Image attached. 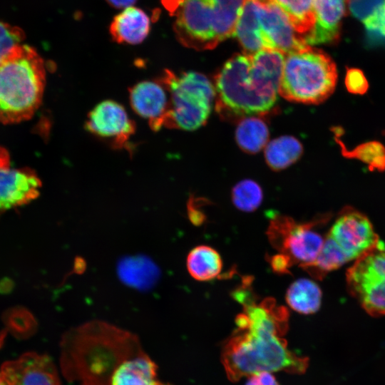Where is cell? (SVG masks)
<instances>
[{"instance_id": "d6a6232c", "label": "cell", "mask_w": 385, "mask_h": 385, "mask_svg": "<svg viewBox=\"0 0 385 385\" xmlns=\"http://www.w3.org/2000/svg\"><path fill=\"white\" fill-rule=\"evenodd\" d=\"M245 385H279V384L270 372L262 371L250 376Z\"/></svg>"}, {"instance_id": "4316f807", "label": "cell", "mask_w": 385, "mask_h": 385, "mask_svg": "<svg viewBox=\"0 0 385 385\" xmlns=\"http://www.w3.org/2000/svg\"><path fill=\"white\" fill-rule=\"evenodd\" d=\"M231 199L237 209L245 212H252L261 205L263 192L257 183L245 179L238 182L232 188Z\"/></svg>"}, {"instance_id": "3957f363", "label": "cell", "mask_w": 385, "mask_h": 385, "mask_svg": "<svg viewBox=\"0 0 385 385\" xmlns=\"http://www.w3.org/2000/svg\"><path fill=\"white\" fill-rule=\"evenodd\" d=\"M143 351L133 333L106 322L91 321L64 335L61 369L67 379L79 385H110L123 363Z\"/></svg>"}, {"instance_id": "2e32d148", "label": "cell", "mask_w": 385, "mask_h": 385, "mask_svg": "<svg viewBox=\"0 0 385 385\" xmlns=\"http://www.w3.org/2000/svg\"><path fill=\"white\" fill-rule=\"evenodd\" d=\"M349 0H314V26L304 41L307 45L337 43Z\"/></svg>"}, {"instance_id": "4dcf8cb0", "label": "cell", "mask_w": 385, "mask_h": 385, "mask_svg": "<svg viewBox=\"0 0 385 385\" xmlns=\"http://www.w3.org/2000/svg\"><path fill=\"white\" fill-rule=\"evenodd\" d=\"M200 201L201 198L190 197L187 204L189 220L193 225L197 226L202 225L206 220L205 213L200 210L202 206V203H200Z\"/></svg>"}, {"instance_id": "4fadbf2b", "label": "cell", "mask_w": 385, "mask_h": 385, "mask_svg": "<svg viewBox=\"0 0 385 385\" xmlns=\"http://www.w3.org/2000/svg\"><path fill=\"white\" fill-rule=\"evenodd\" d=\"M1 385H61L51 359L44 354L26 352L4 362L0 369Z\"/></svg>"}, {"instance_id": "ffe728a7", "label": "cell", "mask_w": 385, "mask_h": 385, "mask_svg": "<svg viewBox=\"0 0 385 385\" xmlns=\"http://www.w3.org/2000/svg\"><path fill=\"white\" fill-rule=\"evenodd\" d=\"M322 292L314 281L301 278L293 282L288 287L285 299L289 307L303 314L317 312L322 303Z\"/></svg>"}, {"instance_id": "e575fe53", "label": "cell", "mask_w": 385, "mask_h": 385, "mask_svg": "<svg viewBox=\"0 0 385 385\" xmlns=\"http://www.w3.org/2000/svg\"><path fill=\"white\" fill-rule=\"evenodd\" d=\"M4 337H5V333L1 334L0 335V346L2 344V342H3L4 339ZM0 385H1V381H0Z\"/></svg>"}, {"instance_id": "cb8c5ba5", "label": "cell", "mask_w": 385, "mask_h": 385, "mask_svg": "<svg viewBox=\"0 0 385 385\" xmlns=\"http://www.w3.org/2000/svg\"><path fill=\"white\" fill-rule=\"evenodd\" d=\"M274 1L285 12L297 33L304 41L314 26V0H274Z\"/></svg>"}, {"instance_id": "5b68a950", "label": "cell", "mask_w": 385, "mask_h": 385, "mask_svg": "<svg viewBox=\"0 0 385 385\" xmlns=\"http://www.w3.org/2000/svg\"><path fill=\"white\" fill-rule=\"evenodd\" d=\"M245 0H180L174 11L178 41L197 51L214 48L234 35Z\"/></svg>"}, {"instance_id": "f1b7e54d", "label": "cell", "mask_w": 385, "mask_h": 385, "mask_svg": "<svg viewBox=\"0 0 385 385\" xmlns=\"http://www.w3.org/2000/svg\"><path fill=\"white\" fill-rule=\"evenodd\" d=\"M361 23L368 31L385 37V0L377 4Z\"/></svg>"}, {"instance_id": "30bf717a", "label": "cell", "mask_w": 385, "mask_h": 385, "mask_svg": "<svg viewBox=\"0 0 385 385\" xmlns=\"http://www.w3.org/2000/svg\"><path fill=\"white\" fill-rule=\"evenodd\" d=\"M327 236L349 261L356 260L382 243L369 218L352 207L342 210Z\"/></svg>"}, {"instance_id": "8992f818", "label": "cell", "mask_w": 385, "mask_h": 385, "mask_svg": "<svg viewBox=\"0 0 385 385\" xmlns=\"http://www.w3.org/2000/svg\"><path fill=\"white\" fill-rule=\"evenodd\" d=\"M337 70L332 58L309 45L285 54L279 94L305 104H319L334 92Z\"/></svg>"}, {"instance_id": "9a60e30c", "label": "cell", "mask_w": 385, "mask_h": 385, "mask_svg": "<svg viewBox=\"0 0 385 385\" xmlns=\"http://www.w3.org/2000/svg\"><path fill=\"white\" fill-rule=\"evenodd\" d=\"M129 93L131 107L148 120L153 130L164 126L170 108V95L159 79L138 83L130 88Z\"/></svg>"}, {"instance_id": "d6986e66", "label": "cell", "mask_w": 385, "mask_h": 385, "mask_svg": "<svg viewBox=\"0 0 385 385\" xmlns=\"http://www.w3.org/2000/svg\"><path fill=\"white\" fill-rule=\"evenodd\" d=\"M186 267L193 279L207 282L220 275L222 269V261L216 250L202 245L190 251L187 256Z\"/></svg>"}, {"instance_id": "44dd1931", "label": "cell", "mask_w": 385, "mask_h": 385, "mask_svg": "<svg viewBox=\"0 0 385 385\" xmlns=\"http://www.w3.org/2000/svg\"><path fill=\"white\" fill-rule=\"evenodd\" d=\"M302 152V145L296 138L283 135L268 142L265 148V158L271 169L279 171L297 161Z\"/></svg>"}, {"instance_id": "836d02e7", "label": "cell", "mask_w": 385, "mask_h": 385, "mask_svg": "<svg viewBox=\"0 0 385 385\" xmlns=\"http://www.w3.org/2000/svg\"><path fill=\"white\" fill-rule=\"evenodd\" d=\"M112 7L115 9H126L133 6L137 0H106Z\"/></svg>"}, {"instance_id": "7402d4cb", "label": "cell", "mask_w": 385, "mask_h": 385, "mask_svg": "<svg viewBox=\"0 0 385 385\" xmlns=\"http://www.w3.org/2000/svg\"><path fill=\"white\" fill-rule=\"evenodd\" d=\"M269 135L266 123L256 116L240 119L235 130V139L238 146L243 151L252 154L260 151L267 145Z\"/></svg>"}, {"instance_id": "8d00e7d4", "label": "cell", "mask_w": 385, "mask_h": 385, "mask_svg": "<svg viewBox=\"0 0 385 385\" xmlns=\"http://www.w3.org/2000/svg\"><path fill=\"white\" fill-rule=\"evenodd\" d=\"M1 60H2V59H0V63H1Z\"/></svg>"}, {"instance_id": "8fae6325", "label": "cell", "mask_w": 385, "mask_h": 385, "mask_svg": "<svg viewBox=\"0 0 385 385\" xmlns=\"http://www.w3.org/2000/svg\"><path fill=\"white\" fill-rule=\"evenodd\" d=\"M258 29L265 47L287 54L307 45L274 0H254Z\"/></svg>"}, {"instance_id": "7c38bea8", "label": "cell", "mask_w": 385, "mask_h": 385, "mask_svg": "<svg viewBox=\"0 0 385 385\" xmlns=\"http://www.w3.org/2000/svg\"><path fill=\"white\" fill-rule=\"evenodd\" d=\"M41 187L37 174L29 168H13L8 151L0 146V215L36 199Z\"/></svg>"}, {"instance_id": "d4e9b609", "label": "cell", "mask_w": 385, "mask_h": 385, "mask_svg": "<svg viewBox=\"0 0 385 385\" xmlns=\"http://www.w3.org/2000/svg\"><path fill=\"white\" fill-rule=\"evenodd\" d=\"M119 273L123 280L128 284L145 288L153 284L156 279L158 270L150 260L133 257L122 262Z\"/></svg>"}, {"instance_id": "ac0fdd59", "label": "cell", "mask_w": 385, "mask_h": 385, "mask_svg": "<svg viewBox=\"0 0 385 385\" xmlns=\"http://www.w3.org/2000/svg\"><path fill=\"white\" fill-rule=\"evenodd\" d=\"M156 376L155 362L143 351L123 363L110 385H155Z\"/></svg>"}, {"instance_id": "ba28073f", "label": "cell", "mask_w": 385, "mask_h": 385, "mask_svg": "<svg viewBox=\"0 0 385 385\" xmlns=\"http://www.w3.org/2000/svg\"><path fill=\"white\" fill-rule=\"evenodd\" d=\"M347 289L372 317L385 316V245L355 260L346 274Z\"/></svg>"}, {"instance_id": "1f68e13d", "label": "cell", "mask_w": 385, "mask_h": 385, "mask_svg": "<svg viewBox=\"0 0 385 385\" xmlns=\"http://www.w3.org/2000/svg\"><path fill=\"white\" fill-rule=\"evenodd\" d=\"M271 268L277 274H287L289 268L293 265L291 259L282 253L274 255L270 258Z\"/></svg>"}, {"instance_id": "9c48e42d", "label": "cell", "mask_w": 385, "mask_h": 385, "mask_svg": "<svg viewBox=\"0 0 385 385\" xmlns=\"http://www.w3.org/2000/svg\"><path fill=\"white\" fill-rule=\"evenodd\" d=\"M327 219L322 217L297 223L288 216L275 215L270 219L267 235L279 253L288 256L293 264L301 267L312 262L320 252L324 238L314 227Z\"/></svg>"}, {"instance_id": "5bb4252c", "label": "cell", "mask_w": 385, "mask_h": 385, "mask_svg": "<svg viewBox=\"0 0 385 385\" xmlns=\"http://www.w3.org/2000/svg\"><path fill=\"white\" fill-rule=\"evenodd\" d=\"M87 129L101 138L123 147L135 133V124L125 108L113 101H104L88 114Z\"/></svg>"}, {"instance_id": "277c9868", "label": "cell", "mask_w": 385, "mask_h": 385, "mask_svg": "<svg viewBox=\"0 0 385 385\" xmlns=\"http://www.w3.org/2000/svg\"><path fill=\"white\" fill-rule=\"evenodd\" d=\"M46 84L41 56L28 45L12 49L0 63V123L30 119L40 106Z\"/></svg>"}, {"instance_id": "52a82bcc", "label": "cell", "mask_w": 385, "mask_h": 385, "mask_svg": "<svg viewBox=\"0 0 385 385\" xmlns=\"http://www.w3.org/2000/svg\"><path fill=\"white\" fill-rule=\"evenodd\" d=\"M159 80L170 95V108L164 126L192 130L206 123L215 99V88L203 74L165 71Z\"/></svg>"}, {"instance_id": "e0dca14e", "label": "cell", "mask_w": 385, "mask_h": 385, "mask_svg": "<svg viewBox=\"0 0 385 385\" xmlns=\"http://www.w3.org/2000/svg\"><path fill=\"white\" fill-rule=\"evenodd\" d=\"M150 20L147 14L134 6L123 9L112 20L109 31L118 43L138 44L148 36Z\"/></svg>"}, {"instance_id": "7a4b0ae2", "label": "cell", "mask_w": 385, "mask_h": 385, "mask_svg": "<svg viewBox=\"0 0 385 385\" xmlns=\"http://www.w3.org/2000/svg\"><path fill=\"white\" fill-rule=\"evenodd\" d=\"M284 58L283 52L268 48L232 56L215 79L219 114L241 119L270 111L277 101Z\"/></svg>"}, {"instance_id": "6da1fadb", "label": "cell", "mask_w": 385, "mask_h": 385, "mask_svg": "<svg viewBox=\"0 0 385 385\" xmlns=\"http://www.w3.org/2000/svg\"><path fill=\"white\" fill-rule=\"evenodd\" d=\"M242 305L243 312L236 317L237 329L221 354L228 379L237 381L262 371L303 374L308 359L290 351L283 338L288 329L287 309L271 298L257 303L256 297Z\"/></svg>"}, {"instance_id": "603a6c76", "label": "cell", "mask_w": 385, "mask_h": 385, "mask_svg": "<svg viewBox=\"0 0 385 385\" xmlns=\"http://www.w3.org/2000/svg\"><path fill=\"white\" fill-rule=\"evenodd\" d=\"M349 262L348 258L337 244L327 235L322 248L311 263L301 266L315 279H322L327 274Z\"/></svg>"}, {"instance_id": "d590c367", "label": "cell", "mask_w": 385, "mask_h": 385, "mask_svg": "<svg viewBox=\"0 0 385 385\" xmlns=\"http://www.w3.org/2000/svg\"><path fill=\"white\" fill-rule=\"evenodd\" d=\"M155 385H170V384H164V383H161L160 381H158V383Z\"/></svg>"}, {"instance_id": "74e56055", "label": "cell", "mask_w": 385, "mask_h": 385, "mask_svg": "<svg viewBox=\"0 0 385 385\" xmlns=\"http://www.w3.org/2000/svg\"></svg>"}, {"instance_id": "83f0119b", "label": "cell", "mask_w": 385, "mask_h": 385, "mask_svg": "<svg viewBox=\"0 0 385 385\" xmlns=\"http://www.w3.org/2000/svg\"><path fill=\"white\" fill-rule=\"evenodd\" d=\"M25 35L19 27L0 21V59L21 45Z\"/></svg>"}, {"instance_id": "f546056e", "label": "cell", "mask_w": 385, "mask_h": 385, "mask_svg": "<svg viewBox=\"0 0 385 385\" xmlns=\"http://www.w3.org/2000/svg\"><path fill=\"white\" fill-rule=\"evenodd\" d=\"M346 90L351 94H365L369 88V83L364 72L359 68H347L344 78Z\"/></svg>"}, {"instance_id": "484cf974", "label": "cell", "mask_w": 385, "mask_h": 385, "mask_svg": "<svg viewBox=\"0 0 385 385\" xmlns=\"http://www.w3.org/2000/svg\"><path fill=\"white\" fill-rule=\"evenodd\" d=\"M340 145L342 154L351 159H356L368 165L370 170L384 171L385 170V147L378 141H369L360 144L351 150H348L340 140L335 137Z\"/></svg>"}]
</instances>
